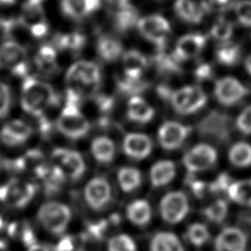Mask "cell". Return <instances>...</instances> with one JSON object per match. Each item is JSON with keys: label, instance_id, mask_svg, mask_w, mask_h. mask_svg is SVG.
I'll use <instances>...</instances> for the list:
<instances>
[{"label": "cell", "instance_id": "cell-1", "mask_svg": "<svg viewBox=\"0 0 251 251\" xmlns=\"http://www.w3.org/2000/svg\"><path fill=\"white\" fill-rule=\"evenodd\" d=\"M56 101L53 87L42 80L28 76L22 85L21 105L25 112L34 117L42 116Z\"/></svg>", "mask_w": 251, "mask_h": 251}, {"label": "cell", "instance_id": "cell-2", "mask_svg": "<svg viewBox=\"0 0 251 251\" xmlns=\"http://www.w3.org/2000/svg\"><path fill=\"white\" fill-rule=\"evenodd\" d=\"M101 78L99 67L90 61H77L67 72L68 92L81 99L91 95L98 88Z\"/></svg>", "mask_w": 251, "mask_h": 251}, {"label": "cell", "instance_id": "cell-3", "mask_svg": "<svg viewBox=\"0 0 251 251\" xmlns=\"http://www.w3.org/2000/svg\"><path fill=\"white\" fill-rule=\"evenodd\" d=\"M56 125L59 131L71 139L82 138L90 129L89 122L80 112L78 105L70 101L66 102Z\"/></svg>", "mask_w": 251, "mask_h": 251}, {"label": "cell", "instance_id": "cell-4", "mask_svg": "<svg viewBox=\"0 0 251 251\" xmlns=\"http://www.w3.org/2000/svg\"><path fill=\"white\" fill-rule=\"evenodd\" d=\"M72 219V212L68 205L50 201L43 203L37 211L39 224L49 232L59 235L68 227Z\"/></svg>", "mask_w": 251, "mask_h": 251}, {"label": "cell", "instance_id": "cell-5", "mask_svg": "<svg viewBox=\"0 0 251 251\" xmlns=\"http://www.w3.org/2000/svg\"><path fill=\"white\" fill-rule=\"evenodd\" d=\"M170 101L176 112L188 115L199 111L205 106L207 95L198 85H186L172 92Z\"/></svg>", "mask_w": 251, "mask_h": 251}, {"label": "cell", "instance_id": "cell-6", "mask_svg": "<svg viewBox=\"0 0 251 251\" xmlns=\"http://www.w3.org/2000/svg\"><path fill=\"white\" fill-rule=\"evenodd\" d=\"M51 165L66 178L78 179L85 172V163L82 156L75 150L56 148L51 155Z\"/></svg>", "mask_w": 251, "mask_h": 251}, {"label": "cell", "instance_id": "cell-7", "mask_svg": "<svg viewBox=\"0 0 251 251\" xmlns=\"http://www.w3.org/2000/svg\"><path fill=\"white\" fill-rule=\"evenodd\" d=\"M34 194V184L18 178L11 179L0 186V201L14 208L25 207L29 203Z\"/></svg>", "mask_w": 251, "mask_h": 251}, {"label": "cell", "instance_id": "cell-8", "mask_svg": "<svg viewBox=\"0 0 251 251\" xmlns=\"http://www.w3.org/2000/svg\"><path fill=\"white\" fill-rule=\"evenodd\" d=\"M159 209L166 223L177 224L186 217L189 211L188 199L181 191H171L162 197Z\"/></svg>", "mask_w": 251, "mask_h": 251}, {"label": "cell", "instance_id": "cell-9", "mask_svg": "<svg viewBox=\"0 0 251 251\" xmlns=\"http://www.w3.org/2000/svg\"><path fill=\"white\" fill-rule=\"evenodd\" d=\"M26 65V51L20 43L10 40L0 46V69L23 75L27 71Z\"/></svg>", "mask_w": 251, "mask_h": 251}, {"label": "cell", "instance_id": "cell-10", "mask_svg": "<svg viewBox=\"0 0 251 251\" xmlns=\"http://www.w3.org/2000/svg\"><path fill=\"white\" fill-rule=\"evenodd\" d=\"M217 151L206 143H199L192 147L183 156L182 162L190 173L206 171L213 167L217 161Z\"/></svg>", "mask_w": 251, "mask_h": 251}, {"label": "cell", "instance_id": "cell-11", "mask_svg": "<svg viewBox=\"0 0 251 251\" xmlns=\"http://www.w3.org/2000/svg\"><path fill=\"white\" fill-rule=\"evenodd\" d=\"M137 27L145 39L158 46L164 45L171 31L169 22L159 15H150L138 20Z\"/></svg>", "mask_w": 251, "mask_h": 251}, {"label": "cell", "instance_id": "cell-12", "mask_svg": "<svg viewBox=\"0 0 251 251\" xmlns=\"http://www.w3.org/2000/svg\"><path fill=\"white\" fill-rule=\"evenodd\" d=\"M84 199L93 210L103 209L112 198V188L109 181L102 176L92 177L84 187Z\"/></svg>", "mask_w": 251, "mask_h": 251}, {"label": "cell", "instance_id": "cell-13", "mask_svg": "<svg viewBox=\"0 0 251 251\" xmlns=\"http://www.w3.org/2000/svg\"><path fill=\"white\" fill-rule=\"evenodd\" d=\"M189 132V126L177 122L168 121L160 126L157 137L162 148L165 150H175L184 142Z\"/></svg>", "mask_w": 251, "mask_h": 251}, {"label": "cell", "instance_id": "cell-14", "mask_svg": "<svg viewBox=\"0 0 251 251\" xmlns=\"http://www.w3.org/2000/svg\"><path fill=\"white\" fill-rule=\"evenodd\" d=\"M214 93L221 104L231 106L239 102L248 93V90L236 78L226 76L216 82Z\"/></svg>", "mask_w": 251, "mask_h": 251}, {"label": "cell", "instance_id": "cell-15", "mask_svg": "<svg viewBox=\"0 0 251 251\" xmlns=\"http://www.w3.org/2000/svg\"><path fill=\"white\" fill-rule=\"evenodd\" d=\"M247 234L240 228H224L214 240V251H249Z\"/></svg>", "mask_w": 251, "mask_h": 251}, {"label": "cell", "instance_id": "cell-16", "mask_svg": "<svg viewBox=\"0 0 251 251\" xmlns=\"http://www.w3.org/2000/svg\"><path fill=\"white\" fill-rule=\"evenodd\" d=\"M153 143L151 138L141 132L127 133L123 141V150L125 154L134 160L147 158L152 151Z\"/></svg>", "mask_w": 251, "mask_h": 251}, {"label": "cell", "instance_id": "cell-17", "mask_svg": "<svg viewBox=\"0 0 251 251\" xmlns=\"http://www.w3.org/2000/svg\"><path fill=\"white\" fill-rule=\"evenodd\" d=\"M32 134L31 126L22 120L6 123L0 130V140L7 146H18L25 143Z\"/></svg>", "mask_w": 251, "mask_h": 251}, {"label": "cell", "instance_id": "cell-18", "mask_svg": "<svg viewBox=\"0 0 251 251\" xmlns=\"http://www.w3.org/2000/svg\"><path fill=\"white\" fill-rule=\"evenodd\" d=\"M206 43V36L200 33H189L180 37L176 45L174 56L177 61L195 58Z\"/></svg>", "mask_w": 251, "mask_h": 251}, {"label": "cell", "instance_id": "cell-19", "mask_svg": "<svg viewBox=\"0 0 251 251\" xmlns=\"http://www.w3.org/2000/svg\"><path fill=\"white\" fill-rule=\"evenodd\" d=\"M177 16L191 24H198L208 12L206 0H176L175 5Z\"/></svg>", "mask_w": 251, "mask_h": 251}, {"label": "cell", "instance_id": "cell-20", "mask_svg": "<svg viewBox=\"0 0 251 251\" xmlns=\"http://www.w3.org/2000/svg\"><path fill=\"white\" fill-rule=\"evenodd\" d=\"M147 67L146 57L137 50H129L123 55V71L125 77L139 80Z\"/></svg>", "mask_w": 251, "mask_h": 251}, {"label": "cell", "instance_id": "cell-21", "mask_svg": "<svg viewBox=\"0 0 251 251\" xmlns=\"http://www.w3.org/2000/svg\"><path fill=\"white\" fill-rule=\"evenodd\" d=\"M155 115L153 107L142 97L134 95L130 97L126 105V116L134 123L147 124Z\"/></svg>", "mask_w": 251, "mask_h": 251}, {"label": "cell", "instance_id": "cell-22", "mask_svg": "<svg viewBox=\"0 0 251 251\" xmlns=\"http://www.w3.org/2000/svg\"><path fill=\"white\" fill-rule=\"evenodd\" d=\"M176 176V165L171 160H161L152 165L149 172L150 183L159 188L170 183Z\"/></svg>", "mask_w": 251, "mask_h": 251}, {"label": "cell", "instance_id": "cell-23", "mask_svg": "<svg viewBox=\"0 0 251 251\" xmlns=\"http://www.w3.org/2000/svg\"><path fill=\"white\" fill-rule=\"evenodd\" d=\"M100 0H62L63 13L72 19L84 18L100 7Z\"/></svg>", "mask_w": 251, "mask_h": 251}, {"label": "cell", "instance_id": "cell-24", "mask_svg": "<svg viewBox=\"0 0 251 251\" xmlns=\"http://www.w3.org/2000/svg\"><path fill=\"white\" fill-rule=\"evenodd\" d=\"M126 215L131 224L138 226H143L151 220V206L145 199H136L128 204L126 210Z\"/></svg>", "mask_w": 251, "mask_h": 251}, {"label": "cell", "instance_id": "cell-25", "mask_svg": "<svg viewBox=\"0 0 251 251\" xmlns=\"http://www.w3.org/2000/svg\"><path fill=\"white\" fill-rule=\"evenodd\" d=\"M90 151L93 158L102 164H109L113 161L116 154V147L114 141L108 136L95 137L90 146Z\"/></svg>", "mask_w": 251, "mask_h": 251}, {"label": "cell", "instance_id": "cell-26", "mask_svg": "<svg viewBox=\"0 0 251 251\" xmlns=\"http://www.w3.org/2000/svg\"><path fill=\"white\" fill-rule=\"evenodd\" d=\"M20 22L25 28H28V30L38 25L45 24L46 21L41 2L36 0H27L23 6Z\"/></svg>", "mask_w": 251, "mask_h": 251}, {"label": "cell", "instance_id": "cell-27", "mask_svg": "<svg viewBox=\"0 0 251 251\" xmlns=\"http://www.w3.org/2000/svg\"><path fill=\"white\" fill-rule=\"evenodd\" d=\"M151 251H184L179 238L172 232L161 231L156 233L150 242Z\"/></svg>", "mask_w": 251, "mask_h": 251}, {"label": "cell", "instance_id": "cell-28", "mask_svg": "<svg viewBox=\"0 0 251 251\" xmlns=\"http://www.w3.org/2000/svg\"><path fill=\"white\" fill-rule=\"evenodd\" d=\"M118 183L124 192L129 193L137 189L142 181V176L139 170L133 167H123L117 174Z\"/></svg>", "mask_w": 251, "mask_h": 251}, {"label": "cell", "instance_id": "cell-29", "mask_svg": "<svg viewBox=\"0 0 251 251\" xmlns=\"http://www.w3.org/2000/svg\"><path fill=\"white\" fill-rule=\"evenodd\" d=\"M35 65L43 74H54L58 69L56 50L50 45H43L36 54Z\"/></svg>", "mask_w": 251, "mask_h": 251}, {"label": "cell", "instance_id": "cell-30", "mask_svg": "<svg viewBox=\"0 0 251 251\" xmlns=\"http://www.w3.org/2000/svg\"><path fill=\"white\" fill-rule=\"evenodd\" d=\"M226 192L232 201L243 206L251 207V179L231 182Z\"/></svg>", "mask_w": 251, "mask_h": 251}, {"label": "cell", "instance_id": "cell-31", "mask_svg": "<svg viewBox=\"0 0 251 251\" xmlns=\"http://www.w3.org/2000/svg\"><path fill=\"white\" fill-rule=\"evenodd\" d=\"M241 55L240 46L237 43L231 41H224L218 47L216 56L218 61L225 66L235 65Z\"/></svg>", "mask_w": 251, "mask_h": 251}, {"label": "cell", "instance_id": "cell-32", "mask_svg": "<svg viewBox=\"0 0 251 251\" xmlns=\"http://www.w3.org/2000/svg\"><path fill=\"white\" fill-rule=\"evenodd\" d=\"M229 162L238 168L251 165V145L246 142H237L231 146L228 152Z\"/></svg>", "mask_w": 251, "mask_h": 251}, {"label": "cell", "instance_id": "cell-33", "mask_svg": "<svg viewBox=\"0 0 251 251\" xmlns=\"http://www.w3.org/2000/svg\"><path fill=\"white\" fill-rule=\"evenodd\" d=\"M97 52L104 61L113 62L122 55L123 46L114 38L102 37L98 41Z\"/></svg>", "mask_w": 251, "mask_h": 251}, {"label": "cell", "instance_id": "cell-34", "mask_svg": "<svg viewBox=\"0 0 251 251\" xmlns=\"http://www.w3.org/2000/svg\"><path fill=\"white\" fill-rule=\"evenodd\" d=\"M138 14L136 9H134L129 3L119 7L116 15V26L120 30H127L134 25H137Z\"/></svg>", "mask_w": 251, "mask_h": 251}, {"label": "cell", "instance_id": "cell-35", "mask_svg": "<svg viewBox=\"0 0 251 251\" xmlns=\"http://www.w3.org/2000/svg\"><path fill=\"white\" fill-rule=\"evenodd\" d=\"M185 237L191 245L199 248L204 246L209 241L210 232L205 225L196 223L187 227Z\"/></svg>", "mask_w": 251, "mask_h": 251}, {"label": "cell", "instance_id": "cell-36", "mask_svg": "<svg viewBox=\"0 0 251 251\" xmlns=\"http://www.w3.org/2000/svg\"><path fill=\"white\" fill-rule=\"evenodd\" d=\"M233 31V24L232 22L226 18V17H221L219 18L213 25L211 28V34L212 36L221 41H227Z\"/></svg>", "mask_w": 251, "mask_h": 251}, {"label": "cell", "instance_id": "cell-37", "mask_svg": "<svg viewBox=\"0 0 251 251\" xmlns=\"http://www.w3.org/2000/svg\"><path fill=\"white\" fill-rule=\"evenodd\" d=\"M84 43H85L84 36L77 32L59 35L57 38V46L59 48L68 49L72 51L79 50L80 48H82Z\"/></svg>", "mask_w": 251, "mask_h": 251}, {"label": "cell", "instance_id": "cell-38", "mask_svg": "<svg viewBox=\"0 0 251 251\" xmlns=\"http://www.w3.org/2000/svg\"><path fill=\"white\" fill-rule=\"evenodd\" d=\"M227 203L225 200H217L203 210L204 216L211 222L221 223L226 216Z\"/></svg>", "mask_w": 251, "mask_h": 251}, {"label": "cell", "instance_id": "cell-39", "mask_svg": "<svg viewBox=\"0 0 251 251\" xmlns=\"http://www.w3.org/2000/svg\"><path fill=\"white\" fill-rule=\"evenodd\" d=\"M108 251H136V245L129 235L121 233L110 238Z\"/></svg>", "mask_w": 251, "mask_h": 251}, {"label": "cell", "instance_id": "cell-40", "mask_svg": "<svg viewBox=\"0 0 251 251\" xmlns=\"http://www.w3.org/2000/svg\"><path fill=\"white\" fill-rule=\"evenodd\" d=\"M237 21L243 26H251V0H240L234 5Z\"/></svg>", "mask_w": 251, "mask_h": 251}, {"label": "cell", "instance_id": "cell-41", "mask_svg": "<svg viewBox=\"0 0 251 251\" xmlns=\"http://www.w3.org/2000/svg\"><path fill=\"white\" fill-rule=\"evenodd\" d=\"M11 106V92L7 84L0 81V118H4L9 113Z\"/></svg>", "mask_w": 251, "mask_h": 251}, {"label": "cell", "instance_id": "cell-42", "mask_svg": "<svg viewBox=\"0 0 251 251\" xmlns=\"http://www.w3.org/2000/svg\"><path fill=\"white\" fill-rule=\"evenodd\" d=\"M237 128L245 134H251V105L245 108L236 119Z\"/></svg>", "mask_w": 251, "mask_h": 251}, {"label": "cell", "instance_id": "cell-43", "mask_svg": "<svg viewBox=\"0 0 251 251\" xmlns=\"http://www.w3.org/2000/svg\"><path fill=\"white\" fill-rule=\"evenodd\" d=\"M77 240L75 237L67 235L62 237L57 245L55 246V251H77Z\"/></svg>", "mask_w": 251, "mask_h": 251}, {"label": "cell", "instance_id": "cell-44", "mask_svg": "<svg viewBox=\"0 0 251 251\" xmlns=\"http://www.w3.org/2000/svg\"><path fill=\"white\" fill-rule=\"evenodd\" d=\"M230 177L226 174H222L218 176V178L211 183L210 185V190L212 192H224L227 191L229 185L231 184Z\"/></svg>", "mask_w": 251, "mask_h": 251}, {"label": "cell", "instance_id": "cell-45", "mask_svg": "<svg viewBox=\"0 0 251 251\" xmlns=\"http://www.w3.org/2000/svg\"><path fill=\"white\" fill-rule=\"evenodd\" d=\"M189 184L191 186V189L193 190V192L201 197L203 196L204 194V191H205V188H206V184L203 182V181H199V180H194V179H191L189 181Z\"/></svg>", "mask_w": 251, "mask_h": 251}, {"label": "cell", "instance_id": "cell-46", "mask_svg": "<svg viewBox=\"0 0 251 251\" xmlns=\"http://www.w3.org/2000/svg\"><path fill=\"white\" fill-rule=\"evenodd\" d=\"M196 75L198 76V78L200 79H205V78H208L212 72H211V67L207 64H204V65H201L197 68L196 70Z\"/></svg>", "mask_w": 251, "mask_h": 251}, {"label": "cell", "instance_id": "cell-47", "mask_svg": "<svg viewBox=\"0 0 251 251\" xmlns=\"http://www.w3.org/2000/svg\"><path fill=\"white\" fill-rule=\"evenodd\" d=\"M27 251H49V249L46 246H44V245L34 243L33 245L28 247Z\"/></svg>", "mask_w": 251, "mask_h": 251}, {"label": "cell", "instance_id": "cell-48", "mask_svg": "<svg viewBox=\"0 0 251 251\" xmlns=\"http://www.w3.org/2000/svg\"><path fill=\"white\" fill-rule=\"evenodd\" d=\"M108 1L113 3V4H116L118 7H121V6H124L127 3H129L128 0H108Z\"/></svg>", "mask_w": 251, "mask_h": 251}, {"label": "cell", "instance_id": "cell-49", "mask_svg": "<svg viewBox=\"0 0 251 251\" xmlns=\"http://www.w3.org/2000/svg\"><path fill=\"white\" fill-rule=\"evenodd\" d=\"M245 69L248 72V74L251 75V54L247 57V59L245 61Z\"/></svg>", "mask_w": 251, "mask_h": 251}, {"label": "cell", "instance_id": "cell-50", "mask_svg": "<svg viewBox=\"0 0 251 251\" xmlns=\"http://www.w3.org/2000/svg\"><path fill=\"white\" fill-rule=\"evenodd\" d=\"M211 2L218 6H225L229 2V0H211Z\"/></svg>", "mask_w": 251, "mask_h": 251}, {"label": "cell", "instance_id": "cell-51", "mask_svg": "<svg viewBox=\"0 0 251 251\" xmlns=\"http://www.w3.org/2000/svg\"><path fill=\"white\" fill-rule=\"evenodd\" d=\"M0 251H10L7 244L2 240H0Z\"/></svg>", "mask_w": 251, "mask_h": 251}, {"label": "cell", "instance_id": "cell-52", "mask_svg": "<svg viewBox=\"0 0 251 251\" xmlns=\"http://www.w3.org/2000/svg\"><path fill=\"white\" fill-rule=\"evenodd\" d=\"M16 2V0H0V4L3 5H12Z\"/></svg>", "mask_w": 251, "mask_h": 251}, {"label": "cell", "instance_id": "cell-53", "mask_svg": "<svg viewBox=\"0 0 251 251\" xmlns=\"http://www.w3.org/2000/svg\"><path fill=\"white\" fill-rule=\"evenodd\" d=\"M3 226H4V220H3V218L0 216V230L3 228Z\"/></svg>", "mask_w": 251, "mask_h": 251}, {"label": "cell", "instance_id": "cell-54", "mask_svg": "<svg viewBox=\"0 0 251 251\" xmlns=\"http://www.w3.org/2000/svg\"><path fill=\"white\" fill-rule=\"evenodd\" d=\"M36 1H39V2H41V1H42V0H36Z\"/></svg>", "mask_w": 251, "mask_h": 251}]
</instances>
